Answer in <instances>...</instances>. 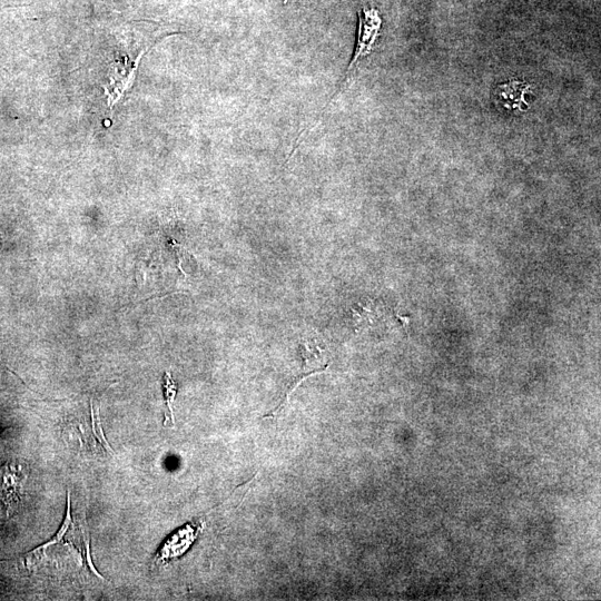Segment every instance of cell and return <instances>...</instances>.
I'll return each mask as SVG.
<instances>
[{
    "label": "cell",
    "instance_id": "obj_1",
    "mask_svg": "<svg viewBox=\"0 0 601 601\" xmlns=\"http://www.w3.org/2000/svg\"><path fill=\"white\" fill-rule=\"evenodd\" d=\"M358 16H359V27H358L356 48H354V53H353L351 62L348 66V70H347L346 74H344V76H343V80L340 83L339 90H338V92H336V94H334L331 97V100L329 101V103L327 105H325L321 114L318 117L317 123H315L311 127L312 130H310V128H308L307 131H304L305 133H309L310 131H313L315 127L319 126V122H320L322 116L324 115L325 111H327V108L331 105L334 98H336L337 95L341 93V91L344 88V85L347 84L350 73L354 71V68H356V66L359 64L360 61H362V59L364 57H367L373 51L374 44H376V42H377V39L380 35L381 26H382V19L380 17V14L377 11V9L362 8L361 11L359 12ZM304 132L301 133L302 136L304 135Z\"/></svg>",
    "mask_w": 601,
    "mask_h": 601
},
{
    "label": "cell",
    "instance_id": "obj_2",
    "mask_svg": "<svg viewBox=\"0 0 601 601\" xmlns=\"http://www.w3.org/2000/svg\"><path fill=\"white\" fill-rule=\"evenodd\" d=\"M136 68L137 63L133 67H128L127 65H122L121 62L114 64L111 68L110 88H105L111 108L120 100L123 93L128 90V87L131 86Z\"/></svg>",
    "mask_w": 601,
    "mask_h": 601
},
{
    "label": "cell",
    "instance_id": "obj_3",
    "mask_svg": "<svg viewBox=\"0 0 601 601\" xmlns=\"http://www.w3.org/2000/svg\"><path fill=\"white\" fill-rule=\"evenodd\" d=\"M529 85L511 82L498 88V98L510 111H525Z\"/></svg>",
    "mask_w": 601,
    "mask_h": 601
},
{
    "label": "cell",
    "instance_id": "obj_4",
    "mask_svg": "<svg viewBox=\"0 0 601 601\" xmlns=\"http://www.w3.org/2000/svg\"><path fill=\"white\" fill-rule=\"evenodd\" d=\"M67 499L68 500H67L66 516H65V520L63 522L61 529H59L56 536L53 537L51 540L47 541V543L45 545L38 547L37 549L31 551V553L27 554L24 557V565L27 568H32L35 565H37L39 563V560H41L42 557L46 554L47 548L58 544L59 541H61L64 538V536L67 534L68 529H70V527L72 525L71 495L70 494H68Z\"/></svg>",
    "mask_w": 601,
    "mask_h": 601
},
{
    "label": "cell",
    "instance_id": "obj_5",
    "mask_svg": "<svg viewBox=\"0 0 601 601\" xmlns=\"http://www.w3.org/2000/svg\"><path fill=\"white\" fill-rule=\"evenodd\" d=\"M328 369H329V364H327V366H325L321 370H315L310 373H305V374H302V376L298 377L297 379H294L291 382L289 388L287 389V392H285V397H284V399H282V402L280 403V405L277 408H275V410H273L271 413H269V415L264 416V418L277 417L279 415V413L282 411V409L288 405L291 394L294 392L295 389H297L299 386H301V384L304 380H307L308 378H311L313 376H317V374L324 373Z\"/></svg>",
    "mask_w": 601,
    "mask_h": 601
},
{
    "label": "cell",
    "instance_id": "obj_6",
    "mask_svg": "<svg viewBox=\"0 0 601 601\" xmlns=\"http://www.w3.org/2000/svg\"><path fill=\"white\" fill-rule=\"evenodd\" d=\"M91 408H92V423H93V431H94V435L96 437V439L98 441L101 442V445L105 448V450L110 453V455H113L114 451L113 449L110 447V445H108V442L105 438L104 435V431L102 428V421H101V416H100V407L95 406L94 402H91Z\"/></svg>",
    "mask_w": 601,
    "mask_h": 601
},
{
    "label": "cell",
    "instance_id": "obj_7",
    "mask_svg": "<svg viewBox=\"0 0 601 601\" xmlns=\"http://www.w3.org/2000/svg\"><path fill=\"white\" fill-rule=\"evenodd\" d=\"M163 387H164V397H165L166 405H167V408H169L172 421L174 422V413H173L172 403L176 397L177 389H176V384L173 381L170 372L165 373Z\"/></svg>",
    "mask_w": 601,
    "mask_h": 601
}]
</instances>
